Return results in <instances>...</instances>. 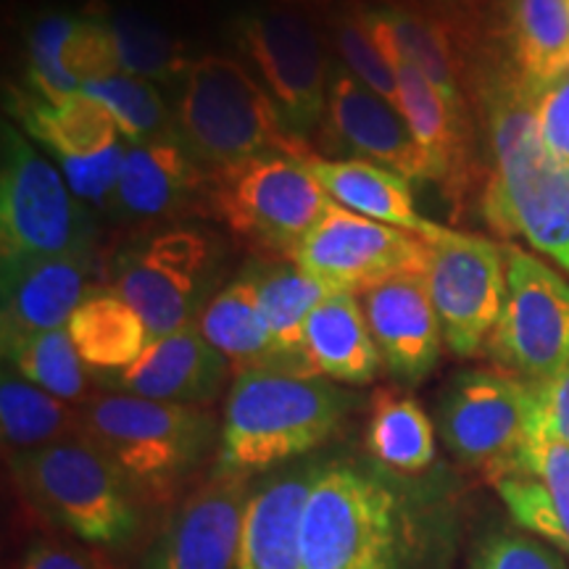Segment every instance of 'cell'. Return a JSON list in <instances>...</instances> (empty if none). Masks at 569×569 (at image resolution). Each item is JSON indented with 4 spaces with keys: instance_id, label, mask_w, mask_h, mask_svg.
<instances>
[{
    "instance_id": "obj_3",
    "label": "cell",
    "mask_w": 569,
    "mask_h": 569,
    "mask_svg": "<svg viewBox=\"0 0 569 569\" xmlns=\"http://www.w3.org/2000/svg\"><path fill=\"white\" fill-rule=\"evenodd\" d=\"M177 140L209 169V177L261 156H315L303 138L288 130L264 84L227 56L190 61L182 77L174 119Z\"/></svg>"
},
{
    "instance_id": "obj_20",
    "label": "cell",
    "mask_w": 569,
    "mask_h": 569,
    "mask_svg": "<svg viewBox=\"0 0 569 569\" xmlns=\"http://www.w3.org/2000/svg\"><path fill=\"white\" fill-rule=\"evenodd\" d=\"M90 272L92 253L53 256L3 272V351L42 332L63 330L71 315L92 296Z\"/></svg>"
},
{
    "instance_id": "obj_19",
    "label": "cell",
    "mask_w": 569,
    "mask_h": 569,
    "mask_svg": "<svg viewBox=\"0 0 569 569\" xmlns=\"http://www.w3.org/2000/svg\"><path fill=\"white\" fill-rule=\"evenodd\" d=\"M382 367L398 382L417 386L432 372L446 343L425 274L388 280L361 293Z\"/></svg>"
},
{
    "instance_id": "obj_39",
    "label": "cell",
    "mask_w": 569,
    "mask_h": 569,
    "mask_svg": "<svg viewBox=\"0 0 569 569\" xmlns=\"http://www.w3.org/2000/svg\"><path fill=\"white\" fill-rule=\"evenodd\" d=\"M525 472L536 475V478L549 488L569 543V446L561 443L557 436H551V432L538 422L536 403H532V425Z\"/></svg>"
},
{
    "instance_id": "obj_21",
    "label": "cell",
    "mask_w": 569,
    "mask_h": 569,
    "mask_svg": "<svg viewBox=\"0 0 569 569\" xmlns=\"http://www.w3.org/2000/svg\"><path fill=\"white\" fill-rule=\"evenodd\" d=\"M322 465H303L253 490L240 525L234 569H301L303 519Z\"/></svg>"
},
{
    "instance_id": "obj_26",
    "label": "cell",
    "mask_w": 569,
    "mask_h": 569,
    "mask_svg": "<svg viewBox=\"0 0 569 569\" xmlns=\"http://www.w3.org/2000/svg\"><path fill=\"white\" fill-rule=\"evenodd\" d=\"M198 327L203 338L230 361L232 375L253 372V369H282L267 317L261 311L253 274L240 277L227 284L222 293L213 296L203 306Z\"/></svg>"
},
{
    "instance_id": "obj_15",
    "label": "cell",
    "mask_w": 569,
    "mask_h": 569,
    "mask_svg": "<svg viewBox=\"0 0 569 569\" xmlns=\"http://www.w3.org/2000/svg\"><path fill=\"white\" fill-rule=\"evenodd\" d=\"M209 264L211 246L201 232L169 230L119 259L111 290L138 311L151 340H159L193 322Z\"/></svg>"
},
{
    "instance_id": "obj_12",
    "label": "cell",
    "mask_w": 569,
    "mask_h": 569,
    "mask_svg": "<svg viewBox=\"0 0 569 569\" xmlns=\"http://www.w3.org/2000/svg\"><path fill=\"white\" fill-rule=\"evenodd\" d=\"M290 261L332 293L361 296L396 277L425 274L430 246L419 234L332 203Z\"/></svg>"
},
{
    "instance_id": "obj_27",
    "label": "cell",
    "mask_w": 569,
    "mask_h": 569,
    "mask_svg": "<svg viewBox=\"0 0 569 569\" xmlns=\"http://www.w3.org/2000/svg\"><path fill=\"white\" fill-rule=\"evenodd\" d=\"M253 280L282 369L311 375L306 361V322L332 290L306 274L296 261H277L272 267L259 269L253 272Z\"/></svg>"
},
{
    "instance_id": "obj_22",
    "label": "cell",
    "mask_w": 569,
    "mask_h": 569,
    "mask_svg": "<svg viewBox=\"0 0 569 569\" xmlns=\"http://www.w3.org/2000/svg\"><path fill=\"white\" fill-rule=\"evenodd\" d=\"M365 17L377 46L382 48L390 67L396 69L398 111L403 113L411 132H415L419 148H422L427 159H430L432 172H436V182L457 180L461 167H465L467 151L465 113L453 109V106L440 96L436 84L427 80L415 63H409L396 51L393 38H390V30L386 21H382L380 11L365 9Z\"/></svg>"
},
{
    "instance_id": "obj_33",
    "label": "cell",
    "mask_w": 569,
    "mask_h": 569,
    "mask_svg": "<svg viewBox=\"0 0 569 569\" xmlns=\"http://www.w3.org/2000/svg\"><path fill=\"white\" fill-rule=\"evenodd\" d=\"M3 356L24 380L74 407H88L101 388L96 372L84 365L80 351L71 343L67 327L24 340L3 351Z\"/></svg>"
},
{
    "instance_id": "obj_24",
    "label": "cell",
    "mask_w": 569,
    "mask_h": 569,
    "mask_svg": "<svg viewBox=\"0 0 569 569\" xmlns=\"http://www.w3.org/2000/svg\"><path fill=\"white\" fill-rule=\"evenodd\" d=\"M309 372L346 386H369L382 367V356L369 330L359 296L330 293L306 322Z\"/></svg>"
},
{
    "instance_id": "obj_7",
    "label": "cell",
    "mask_w": 569,
    "mask_h": 569,
    "mask_svg": "<svg viewBox=\"0 0 569 569\" xmlns=\"http://www.w3.org/2000/svg\"><path fill=\"white\" fill-rule=\"evenodd\" d=\"M92 222L63 174L17 130L3 127L0 259L3 272L40 259L90 253Z\"/></svg>"
},
{
    "instance_id": "obj_36",
    "label": "cell",
    "mask_w": 569,
    "mask_h": 569,
    "mask_svg": "<svg viewBox=\"0 0 569 569\" xmlns=\"http://www.w3.org/2000/svg\"><path fill=\"white\" fill-rule=\"evenodd\" d=\"M77 17L69 13H46L30 30V82L40 101L61 103L82 92V84L63 67V46H67Z\"/></svg>"
},
{
    "instance_id": "obj_1",
    "label": "cell",
    "mask_w": 569,
    "mask_h": 569,
    "mask_svg": "<svg viewBox=\"0 0 569 569\" xmlns=\"http://www.w3.org/2000/svg\"><path fill=\"white\" fill-rule=\"evenodd\" d=\"M351 396L317 375L253 369L234 375L219 427L217 472L253 475L325 446L343 425Z\"/></svg>"
},
{
    "instance_id": "obj_9",
    "label": "cell",
    "mask_w": 569,
    "mask_h": 569,
    "mask_svg": "<svg viewBox=\"0 0 569 569\" xmlns=\"http://www.w3.org/2000/svg\"><path fill=\"white\" fill-rule=\"evenodd\" d=\"M532 425V388L501 369H472L448 382L438 427L448 451L498 486L525 472Z\"/></svg>"
},
{
    "instance_id": "obj_2",
    "label": "cell",
    "mask_w": 569,
    "mask_h": 569,
    "mask_svg": "<svg viewBox=\"0 0 569 569\" xmlns=\"http://www.w3.org/2000/svg\"><path fill=\"white\" fill-rule=\"evenodd\" d=\"M493 174L486 190L488 222L519 234L569 274V167L540 140L530 84H501L490 98Z\"/></svg>"
},
{
    "instance_id": "obj_28",
    "label": "cell",
    "mask_w": 569,
    "mask_h": 569,
    "mask_svg": "<svg viewBox=\"0 0 569 569\" xmlns=\"http://www.w3.org/2000/svg\"><path fill=\"white\" fill-rule=\"evenodd\" d=\"M71 343L92 372H122L151 343L148 327L138 311L117 293H92L67 325Z\"/></svg>"
},
{
    "instance_id": "obj_25",
    "label": "cell",
    "mask_w": 569,
    "mask_h": 569,
    "mask_svg": "<svg viewBox=\"0 0 569 569\" xmlns=\"http://www.w3.org/2000/svg\"><path fill=\"white\" fill-rule=\"evenodd\" d=\"M306 167L315 172L325 193L348 211L419 234V238H430L440 227L427 222L417 211L409 180L393 169L367 159L332 161L322 156H309Z\"/></svg>"
},
{
    "instance_id": "obj_17",
    "label": "cell",
    "mask_w": 569,
    "mask_h": 569,
    "mask_svg": "<svg viewBox=\"0 0 569 569\" xmlns=\"http://www.w3.org/2000/svg\"><path fill=\"white\" fill-rule=\"evenodd\" d=\"M230 372V361L203 338L198 322H190L151 340L140 359L122 372L98 375V386L151 401L209 407L222 393Z\"/></svg>"
},
{
    "instance_id": "obj_34",
    "label": "cell",
    "mask_w": 569,
    "mask_h": 569,
    "mask_svg": "<svg viewBox=\"0 0 569 569\" xmlns=\"http://www.w3.org/2000/svg\"><path fill=\"white\" fill-rule=\"evenodd\" d=\"M101 17L117 42L122 74L142 77L148 82H172L174 77H184L190 61L161 21L138 9H111Z\"/></svg>"
},
{
    "instance_id": "obj_6",
    "label": "cell",
    "mask_w": 569,
    "mask_h": 569,
    "mask_svg": "<svg viewBox=\"0 0 569 569\" xmlns=\"http://www.w3.org/2000/svg\"><path fill=\"white\" fill-rule=\"evenodd\" d=\"M11 472L27 503L82 543H127L140 528L138 493L90 440L13 453Z\"/></svg>"
},
{
    "instance_id": "obj_16",
    "label": "cell",
    "mask_w": 569,
    "mask_h": 569,
    "mask_svg": "<svg viewBox=\"0 0 569 569\" xmlns=\"http://www.w3.org/2000/svg\"><path fill=\"white\" fill-rule=\"evenodd\" d=\"M251 493L246 478L213 472L177 503L142 569H234Z\"/></svg>"
},
{
    "instance_id": "obj_40",
    "label": "cell",
    "mask_w": 569,
    "mask_h": 569,
    "mask_svg": "<svg viewBox=\"0 0 569 569\" xmlns=\"http://www.w3.org/2000/svg\"><path fill=\"white\" fill-rule=\"evenodd\" d=\"M530 101L540 140L569 167V71L546 84H530Z\"/></svg>"
},
{
    "instance_id": "obj_42",
    "label": "cell",
    "mask_w": 569,
    "mask_h": 569,
    "mask_svg": "<svg viewBox=\"0 0 569 569\" xmlns=\"http://www.w3.org/2000/svg\"><path fill=\"white\" fill-rule=\"evenodd\" d=\"M21 569H117L113 559L98 546L74 543H34L27 551Z\"/></svg>"
},
{
    "instance_id": "obj_5",
    "label": "cell",
    "mask_w": 569,
    "mask_h": 569,
    "mask_svg": "<svg viewBox=\"0 0 569 569\" xmlns=\"http://www.w3.org/2000/svg\"><path fill=\"white\" fill-rule=\"evenodd\" d=\"M409 546V511L388 482L325 465L306 507L301 569H401Z\"/></svg>"
},
{
    "instance_id": "obj_13",
    "label": "cell",
    "mask_w": 569,
    "mask_h": 569,
    "mask_svg": "<svg viewBox=\"0 0 569 569\" xmlns=\"http://www.w3.org/2000/svg\"><path fill=\"white\" fill-rule=\"evenodd\" d=\"M240 46L256 69L284 124L298 138L327 117L330 74L322 34L296 6L256 11L240 24Z\"/></svg>"
},
{
    "instance_id": "obj_18",
    "label": "cell",
    "mask_w": 569,
    "mask_h": 569,
    "mask_svg": "<svg viewBox=\"0 0 569 569\" xmlns=\"http://www.w3.org/2000/svg\"><path fill=\"white\" fill-rule=\"evenodd\" d=\"M327 124L340 146L407 180H432L436 172L396 103L367 88L346 67H336L327 92Z\"/></svg>"
},
{
    "instance_id": "obj_11",
    "label": "cell",
    "mask_w": 569,
    "mask_h": 569,
    "mask_svg": "<svg viewBox=\"0 0 569 569\" xmlns=\"http://www.w3.org/2000/svg\"><path fill=\"white\" fill-rule=\"evenodd\" d=\"M427 290L446 346L461 359L486 351L507 296V248L480 234L438 227L430 238Z\"/></svg>"
},
{
    "instance_id": "obj_45",
    "label": "cell",
    "mask_w": 569,
    "mask_h": 569,
    "mask_svg": "<svg viewBox=\"0 0 569 569\" xmlns=\"http://www.w3.org/2000/svg\"><path fill=\"white\" fill-rule=\"evenodd\" d=\"M567 6H569V0H567Z\"/></svg>"
},
{
    "instance_id": "obj_4",
    "label": "cell",
    "mask_w": 569,
    "mask_h": 569,
    "mask_svg": "<svg viewBox=\"0 0 569 569\" xmlns=\"http://www.w3.org/2000/svg\"><path fill=\"white\" fill-rule=\"evenodd\" d=\"M82 411V438L122 472L138 498L151 501L172 498L217 440V419L206 407L106 390Z\"/></svg>"
},
{
    "instance_id": "obj_38",
    "label": "cell",
    "mask_w": 569,
    "mask_h": 569,
    "mask_svg": "<svg viewBox=\"0 0 569 569\" xmlns=\"http://www.w3.org/2000/svg\"><path fill=\"white\" fill-rule=\"evenodd\" d=\"M496 488L519 528L538 536V540L553 546V549L569 553L567 532L561 528L557 503H553L549 488L536 475H511Z\"/></svg>"
},
{
    "instance_id": "obj_41",
    "label": "cell",
    "mask_w": 569,
    "mask_h": 569,
    "mask_svg": "<svg viewBox=\"0 0 569 569\" xmlns=\"http://www.w3.org/2000/svg\"><path fill=\"white\" fill-rule=\"evenodd\" d=\"M472 569H565L559 551L528 536H498L488 540Z\"/></svg>"
},
{
    "instance_id": "obj_30",
    "label": "cell",
    "mask_w": 569,
    "mask_h": 569,
    "mask_svg": "<svg viewBox=\"0 0 569 569\" xmlns=\"http://www.w3.org/2000/svg\"><path fill=\"white\" fill-rule=\"evenodd\" d=\"M380 11L388 24L396 51L440 90L453 109L465 113L461 98V63L453 46L451 27L430 11H419L415 6H386Z\"/></svg>"
},
{
    "instance_id": "obj_44",
    "label": "cell",
    "mask_w": 569,
    "mask_h": 569,
    "mask_svg": "<svg viewBox=\"0 0 569 569\" xmlns=\"http://www.w3.org/2000/svg\"><path fill=\"white\" fill-rule=\"evenodd\" d=\"M282 3L301 9V6H325V3H332V0H282Z\"/></svg>"
},
{
    "instance_id": "obj_10",
    "label": "cell",
    "mask_w": 569,
    "mask_h": 569,
    "mask_svg": "<svg viewBox=\"0 0 569 569\" xmlns=\"http://www.w3.org/2000/svg\"><path fill=\"white\" fill-rule=\"evenodd\" d=\"M486 353L522 382H546L569 365V282L517 246H507V296Z\"/></svg>"
},
{
    "instance_id": "obj_14",
    "label": "cell",
    "mask_w": 569,
    "mask_h": 569,
    "mask_svg": "<svg viewBox=\"0 0 569 569\" xmlns=\"http://www.w3.org/2000/svg\"><path fill=\"white\" fill-rule=\"evenodd\" d=\"M21 122L59 161L61 174L80 201L111 206L127 153V140L101 101L77 92L61 103L30 98L19 109Z\"/></svg>"
},
{
    "instance_id": "obj_32",
    "label": "cell",
    "mask_w": 569,
    "mask_h": 569,
    "mask_svg": "<svg viewBox=\"0 0 569 569\" xmlns=\"http://www.w3.org/2000/svg\"><path fill=\"white\" fill-rule=\"evenodd\" d=\"M511 46L519 77L546 84L569 71V6L567 0H515Z\"/></svg>"
},
{
    "instance_id": "obj_23",
    "label": "cell",
    "mask_w": 569,
    "mask_h": 569,
    "mask_svg": "<svg viewBox=\"0 0 569 569\" xmlns=\"http://www.w3.org/2000/svg\"><path fill=\"white\" fill-rule=\"evenodd\" d=\"M198 161L177 138L127 142L113 211L134 222L174 217L203 188Z\"/></svg>"
},
{
    "instance_id": "obj_43",
    "label": "cell",
    "mask_w": 569,
    "mask_h": 569,
    "mask_svg": "<svg viewBox=\"0 0 569 569\" xmlns=\"http://www.w3.org/2000/svg\"><path fill=\"white\" fill-rule=\"evenodd\" d=\"M538 422L569 446V365L546 382H530Z\"/></svg>"
},
{
    "instance_id": "obj_31",
    "label": "cell",
    "mask_w": 569,
    "mask_h": 569,
    "mask_svg": "<svg viewBox=\"0 0 569 569\" xmlns=\"http://www.w3.org/2000/svg\"><path fill=\"white\" fill-rule=\"evenodd\" d=\"M367 446L380 465L401 475H417L436 461V427L411 396L377 390Z\"/></svg>"
},
{
    "instance_id": "obj_37",
    "label": "cell",
    "mask_w": 569,
    "mask_h": 569,
    "mask_svg": "<svg viewBox=\"0 0 569 569\" xmlns=\"http://www.w3.org/2000/svg\"><path fill=\"white\" fill-rule=\"evenodd\" d=\"M332 40H336V51L343 61V67L359 77L367 88L380 92L382 98L398 106V77L396 69L390 67L388 56L377 46L369 30L365 9L351 6L336 19L332 27Z\"/></svg>"
},
{
    "instance_id": "obj_8",
    "label": "cell",
    "mask_w": 569,
    "mask_h": 569,
    "mask_svg": "<svg viewBox=\"0 0 569 569\" xmlns=\"http://www.w3.org/2000/svg\"><path fill=\"white\" fill-rule=\"evenodd\" d=\"M209 182L219 219L248 246L280 259L293 256L332 206L306 159L288 153L246 161Z\"/></svg>"
},
{
    "instance_id": "obj_35",
    "label": "cell",
    "mask_w": 569,
    "mask_h": 569,
    "mask_svg": "<svg viewBox=\"0 0 569 569\" xmlns=\"http://www.w3.org/2000/svg\"><path fill=\"white\" fill-rule=\"evenodd\" d=\"M82 92L113 113L127 142L172 138V117L153 82L132 74H113L84 82Z\"/></svg>"
},
{
    "instance_id": "obj_29",
    "label": "cell",
    "mask_w": 569,
    "mask_h": 569,
    "mask_svg": "<svg viewBox=\"0 0 569 569\" xmlns=\"http://www.w3.org/2000/svg\"><path fill=\"white\" fill-rule=\"evenodd\" d=\"M0 430L13 453L38 451L84 436V411L6 369L0 380Z\"/></svg>"
}]
</instances>
